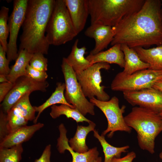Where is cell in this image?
<instances>
[{
	"mask_svg": "<svg viewBox=\"0 0 162 162\" xmlns=\"http://www.w3.org/2000/svg\"><path fill=\"white\" fill-rule=\"evenodd\" d=\"M162 6L161 0H145L138 11L114 27L116 34L111 45L125 44L131 48L146 49L162 45Z\"/></svg>",
	"mask_w": 162,
	"mask_h": 162,
	"instance_id": "6da1fadb",
	"label": "cell"
},
{
	"mask_svg": "<svg viewBox=\"0 0 162 162\" xmlns=\"http://www.w3.org/2000/svg\"><path fill=\"white\" fill-rule=\"evenodd\" d=\"M56 0H28L20 37L19 50L47 54L50 46L45 33Z\"/></svg>",
	"mask_w": 162,
	"mask_h": 162,
	"instance_id": "7a4b0ae2",
	"label": "cell"
},
{
	"mask_svg": "<svg viewBox=\"0 0 162 162\" xmlns=\"http://www.w3.org/2000/svg\"><path fill=\"white\" fill-rule=\"evenodd\" d=\"M145 0H88L91 24L115 27L138 11Z\"/></svg>",
	"mask_w": 162,
	"mask_h": 162,
	"instance_id": "3957f363",
	"label": "cell"
},
{
	"mask_svg": "<svg viewBox=\"0 0 162 162\" xmlns=\"http://www.w3.org/2000/svg\"><path fill=\"white\" fill-rule=\"evenodd\" d=\"M124 118L127 124L136 132L140 148L154 154L155 139L162 131V118L159 113L135 106Z\"/></svg>",
	"mask_w": 162,
	"mask_h": 162,
	"instance_id": "277c9868",
	"label": "cell"
},
{
	"mask_svg": "<svg viewBox=\"0 0 162 162\" xmlns=\"http://www.w3.org/2000/svg\"><path fill=\"white\" fill-rule=\"evenodd\" d=\"M46 33L49 44L56 46L72 40L78 34L64 0H56Z\"/></svg>",
	"mask_w": 162,
	"mask_h": 162,
	"instance_id": "5b68a950",
	"label": "cell"
},
{
	"mask_svg": "<svg viewBox=\"0 0 162 162\" xmlns=\"http://www.w3.org/2000/svg\"><path fill=\"white\" fill-rule=\"evenodd\" d=\"M61 68L65 86L64 96L67 102L84 116L87 113L94 115V105L85 96L75 72L67 63L65 58H63Z\"/></svg>",
	"mask_w": 162,
	"mask_h": 162,
	"instance_id": "8992f818",
	"label": "cell"
},
{
	"mask_svg": "<svg viewBox=\"0 0 162 162\" xmlns=\"http://www.w3.org/2000/svg\"><path fill=\"white\" fill-rule=\"evenodd\" d=\"M162 76V70L147 69L127 75L122 71L118 73L112 80L111 88L112 91H136L152 87L156 81Z\"/></svg>",
	"mask_w": 162,
	"mask_h": 162,
	"instance_id": "52a82bcc",
	"label": "cell"
},
{
	"mask_svg": "<svg viewBox=\"0 0 162 162\" xmlns=\"http://www.w3.org/2000/svg\"><path fill=\"white\" fill-rule=\"evenodd\" d=\"M110 66L107 63L94 64L84 71L76 74L77 80L83 93L89 99L96 97L98 100L107 101L110 96L104 90L105 86L101 85L102 82L100 70H108Z\"/></svg>",
	"mask_w": 162,
	"mask_h": 162,
	"instance_id": "ba28073f",
	"label": "cell"
},
{
	"mask_svg": "<svg viewBox=\"0 0 162 162\" xmlns=\"http://www.w3.org/2000/svg\"><path fill=\"white\" fill-rule=\"evenodd\" d=\"M89 101L102 111L107 119V127L102 134L105 136L109 133L108 137L111 138L114 133L117 131L129 133L131 132L132 128L127 124L123 116L126 106L123 105L121 108L119 107L117 97L113 96L107 101H100L94 97Z\"/></svg>",
	"mask_w": 162,
	"mask_h": 162,
	"instance_id": "9c48e42d",
	"label": "cell"
},
{
	"mask_svg": "<svg viewBox=\"0 0 162 162\" xmlns=\"http://www.w3.org/2000/svg\"><path fill=\"white\" fill-rule=\"evenodd\" d=\"M28 0H14L12 11L9 17V40L6 52L10 62L16 59L18 55L17 40L25 18Z\"/></svg>",
	"mask_w": 162,
	"mask_h": 162,
	"instance_id": "30bf717a",
	"label": "cell"
},
{
	"mask_svg": "<svg viewBox=\"0 0 162 162\" xmlns=\"http://www.w3.org/2000/svg\"><path fill=\"white\" fill-rule=\"evenodd\" d=\"M49 86L47 81L40 82L26 76L18 78L1 104V108L7 113L16 103L28 93L37 91L45 92Z\"/></svg>",
	"mask_w": 162,
	"mask_h": 162,
	"instance_id": "8fae6325",
	"label": "cell"
},
{
	"mask_svg": "<svg viewBox=\"0 0 162 162\" xmlns=\"http://www.w3.org/2000/svg\"><path fill=\"white\" fill-rule=\"evenodd\" d=\"M124 99L137 106L159 113L162 111V92L152 87L123 92Z\"/></svg>",
	"mask_w": 162,
	"mask_h": 162,
	"instance_id": "7c38bea8",
	"label": "cell"
},
{
	"mask_svg": "<svg viewBox=\"0 0 162 162\" xmlns=\"http://www.w3.org/2000/svg\"><path fill=\"white\" fill-rule=\"evenodd\" d=\"M116 34L114 27L100 24H91L84 32L85 35L94 39L95 46L90 54H95L103 51L110 44Z\"/></svg>",
	"mask_w": 162,
	"mask_h": 162,
	"instance_id": "4fadbf2b",
	"label": "cell"
},
{
	"mask_svg": "<svg viewBox=\"0 0 162 162\" xmlns=\"http://www.w3.org/2000/svg\"><path fill=\"white\" fill-rule=\"evenodd\" d=\"M78 34L84 28L89 15L88 0H64Z\"/></svg>",
	"mask_w": 162,
	"mask_h": 162,
	"instance_id": "5bb4252c",
	"label": "cell"
},
{
	"mask_svg": "<svg viewBox=\"0 0 162 162\" xmlns=\"http://www.w3.org/2000/svg\"><path fill=\"white\" fill-rule=\"evenodd\" d=\"M43 123L38 122L30 125H27L10 132L0 141V148H10L22 144L28 141L37 131L43 127Z\"/></svg>",
	"mask_w": 162,
	"mask_h": 162,
	"instance_id": "9a60e30c",
	"label": "cell"
},
{
	"mask_svg": "<svg viewBox=\"0 0 162 162\" xmlns=\"http://www.w3.org/2000/svg\"><path fill=\"white\" fill-rule=\"evenodd\" d=\"M86 58L92 65L94 64L104 62L118 64L124 68L125 65L124 54L121 49V45L116 44L109 49L102 51L95 54H89Z\"/></svg>",
	"mask_w": 162,
	"mask_h": 162,
	"instance_id": "2e32d148",
	"label": "cell"
},
{
	"mask_svg": "<svg viewBox=\"0 0 162 162\" xmlns=\"http://www.w3.org/2000/svg\"><path fill=\"white\" fill-rule=\"evenodd\" d=\"M121 49L124 55L125 65L122 72L124 74L130 75L136 71L148 69L149 65L142 61L133 48L125 44H121Z\"/></svg>",
	"mask_w": 162,
	"mask_h": 162,
	"instance_id": "e0dca14e",
	"label": "cell"
},
{
	"mask_svg": "<svg viewBox=\"0 0 162 162\" xmlns=\"http://www.w3.org/2000/svg\"><path fill=\"white\" fill-rule=\"evenodd\" d=\"M133 48L142 61L149 64L148 69L162 70V45L149 49L142 47Z\"/></svg>",
	"mask_w": 162,
	"mask_h": 162,
	"instance_id": "ac0fdd59",
	"label": "cell"
},
{
	"mask_svg": "<svg viewBox=\"0 0 162 162\" xmlns=\"http://www.w3.org/2000/svg\"><path fill=\"white\" fill-rule=\"evenodd\" d=\"M79 40L76 39L72 47L71 52L65 59L67 63L72 67L76 74L80 73L92 65L84 57L86 48L83 46H78Z\"/></svg>",
	"mask_w": 162,
	"mask_h": 162,
	"instance_id": "d6986e66",
	"label": "cell"
},
{
	"mask_svg": "<svg viewBox=\"0 0 162 162\" xmlns=\"http://www.w3.org/2000/svg\"><path fill=\"white\" fill-rule=\"evenodd\" d=\"M95 123L92 121L87 126H77L74 136L68 141L70 147L74 151L81 153L89 150L86 143V137L89 133L95 130Z\"/></svg>",
	"mask_w": 162,
	"mask_h": 162,
	"instance_id": "ffe728a7",
	"label": "cell"
},
{
	"mask_svg": "<svg viewBox=\"0 0 162 162\" xmlns=\"http://www.w3.org/2000/svg\"><path fill=\"white\" fill-rule=\"evenodd\" d=\"M18 53L14 64L11 67L10 73L7 75L8 82L13 83L18 78L26 76V67L33 55L26 50H19Z\"/></svg>",
	"mask_w": 162,
	"mask_h": 162,
	"instance_id": "44dd1931",
	"label": "cell"
},
{
	"mask_svg": "<svg viewBox=\"0 0 162 162\" xmlns=\"http://www.w3.org/2000/svg\"><path fill=\"white\" fill-rule=\"evenodd\" d=\"M56 85L54 92L45 102L39 106H34L36 112H38L37 116L33 121L34 124L37 123L38 118L43 111L50 106L56 104H65L74 108L73 106L67 102L65 98L64 94V91L65 88V83L58 82L57 83Z\"/></svg>",
	"mask_w": 162,
	"mask_h": 162,
	"instance_id": "7402d4cb",
	"label": "cell"
},
{
	"mask_svg": "<svg viewBox=\"0 0 162 162\" xmlns=\"http://www.w3.org/2000/svg\"><path fill=\"white\" fill-rule=\"evenodd\" d=\"M50 115L52 118H56L61 115H64L67 118H71L76 122H86L88 123L92 122L85 117L78 110L63 104L59 106L56 105L51 106Z\"/></svg>",
	"mask_w": 162,
	"mask_h": 162,
	"instance_id": "603a6c76",
	"label": "cell"
},
{
	"mask_svg": "<svg viewBox=\"0 0 162 162\" xmlns=\"http://www.w3.org/2000/svg\"><path fill=\"white\" fill-rule=\"evenodd\" d=\"M93 132L94 136L98 140L102 147L104 155V162H111L114 158H120L122 153L126 152L129 148L128 146L120 147L113 146L106 141L104 135H100L95 130Z\"/></svg>",
	"mask_w": 162,
	"mask_h": 162,
	"instance_id": "cb8c5ba5",
	"label": "cell"
},
{
	"mask_svg": "<svg viewBox=\"0 0 162 162\" xmlns=\"http://www.w3.org/2000/svg\"><path fill=\"white\" fill-rule=\"evenodd\" d=\"M31 93H27L21 98L12 107L18 114L27 122L34 121L36 112L34 106H32L29 100Z\"/></svg>",
	"mask_w": 162,
	"mask_h": 162,
	"instance_id": "d4e9b609",
	"label": "cell"
},
{
	"mask_svg": "<svg viewBox=\"0 0 162 162\" xmlns=\"http://www.w3.org/2000/svg\"><path fill=\"white\" fill-rule=\"evenodd\" d=\"M9 8L2 6L0 10V45L7 52L8 42L7 38L9 34V29L8 23L9 16Z\"/></svg>",
	"mask_w": 162,
	"mask_h": 162,
	"instance_id": "484cf974",
	"label": "cell"
},
{
	"mask_svg": "<svg viewBox=\"0 0 162 162\" xmlns=\"http://www.w3.org/2000/svg\"><path fill=\"white\" fill-rule=\"evenodd\" d=\"M23 150L22 144L10 148H0V162H20Z\"/></svg>",
	"mask_w": 162,
	"mask_h": 162,
	"instance_id": "4316f807",
	"label": "cell"
},
{
	"mask_svg": "<svg viewBox=\"0 0 162 162\" xmlns=\"http://www.w3.org/2000/svg\"><path fill=\"white\" fill-rule=\"evenodd\" d=\"M71 154L72 162H93L98 157L99 152L97 147H95L84 153H79L74 151L70 146L67 148Z\"/></svg>",
	"mask_w": 162,
	"mask_h": 162,
	"instance_id": "83f0119b",
	"label": "cell"
},
{
	"mask_svg": "<svg viewBox=\"0 0 162 162\" xmlns=\"http://www.w3.org/2000/svg\"><path fill=\"white\" fill-rule=\"evenodd\" d=\"M40 52L33 54L29 62L30 65L37 70L44 72L47 70V59Z\"/></svg>",
	"mask_w": 162,
	"mask_h": 162,
	"instance_id": "f1b7e54d",
	"label": "cell"
},
{
	"mask_svg": "<svg viewBox=\"0 0 162 162\" xmlns=\"http://www.w3.org/2000/svg\"><path fill=\"white\" fill-rule=\"evenodd\" d=\"M26 76L38 82L46 81L48 75L46 72L40 71L31 67L28 64L26 70Z\"/></svg>",
	"mask_w": 162,
	"mask_h": 162,
	"instance_id": "f546056e",
	"label": "cell"
},
{
	"mask_svg": "<svg viewBox=\"0 0 162 162\" xmlns=\"http://www.w3.org/2000/svg\"><path fill=\"white\" fill-rule=\"evenodd\" d=\"M6 52L0 45V74L8 75L10 71L9 61L6 58Z\"/></svg>",
	"mask_w": 162,
	"mask_h": 162,
	"instance_id": "4dcf8cb0",
	"label": "cell"
},
{
	"mask_svg": "<svg viewBox=\"0 0 162 162\" xmlns=\"http://www.w3.org/2000/svg\"><path fill=\"white\" fill-rule=\"evenodd\" d=\"M8 121L7 113L4 112L1 108L0 111V141L9 134Z\"/></svg>",
	"mask_w": 162,
	"mask_h": 162,
	"instance_id": "1f68e13d",
	"label": "cell"
},
{
	"mask_svg": "<svg viewBox=\"0 0 162 162\" xmlns=\"http://www.w3.org/2000/svg\"><path fill=\"white\" fill-rule=\"evenodd\" d=\"M14 83L9 82L0 84V102H2L12 89Z\"/></svg>",
	"mask_w": 162,
	"mask_h": 162,
	"instance_id": "d6a6232c",
	"label": "cell"
},
{
	"mask_svg": "<svg viewBox=\"0 0 162 162\" xmlns=\"http://www.w3.org/2000/svg\"><path fill=\"white\" fill-rule=\"evenodd\" d=\"M51 146L47 145L45 148L40 157L35 160L34 162H50Z\"/></svg>",
	"mask_w": 162,
	"mask_h": 162,
	"instance_id": "836d02e7",
	"label": "cell"
},
{
	"mask_svg": "<svg viewBox=\"0 0 162 162\" xmlns=\"http://www.w3.org/2000/svg\"><path fill=\"white\" fill-rule=\"evenodd\" d=\"M136 157V153L134 152H131L122 158H113L111 162H132Z\"/></svg>",
	"mask_w": 162,
	"mask_h": 162,
	"instance_id": "e575fe53",
	"label": "cell"
},
{
	"mask_svg": "<svg viewBox=\"0 0 162 162\" xmlns=\"http://www.w3.org/2000/svg\"><path fill=\"white\" fill-rule=\"evenodd\" d=\"M152 87L162 92V76L156 81Z\"/></svg>",
	"mask_w": 162,
	"mask_h": 162,
	"instance_id": "d590c367",
	"label": "cell"
},
{
	"mask_svg": "<svg viewBox=\"0 0 162 162\" xmlns=\"http://www.w3.org/2000/svg\"><path fill=\"white\" fill-rule=\"evenodd\" d=\"M8 82L7 77V75L4 74H0V83Z\"/></svg>",
	"mask_w": 162,
	"mask_h": 162,
	"instance_id": "8d00e7d4",
	"label": "cell"
},
{
	"mask_svg": "<svg viewBox=\"0 0 162 162\" xmlns=\"http://www.w3.org/2000/svg\"><path fill=\"white\" fill-rule=\"evenodd\" d=\"M102 158L101 157H98L93 162H101Z\"/></svg>",
	"mask_w": 162,
	"mask_h": 162,
	"instance_id": "74e56055",
	"label": "cell"
},
{
	"mask_svg": "<svg viewBox=\"0 0 162 162\" xmlns=\"http://www.w3.org/2000/svg\"><path fill=\"white\" fill-rule=\"evenodd\" d=\"M159 157L162 160V152L159 154Z\"/></svg>",
	"mask_w": 162,
	"mask_h": 162,
	"instance_id": "f35d334b",
	"label": "cell"
},
{
	"mask_svg": "<svg viewBox=\"0 0 162 162\" xmlns=\"http://www.w3.org/2000/svg\"><path fill=\"white\" fill-rule=\"evenodd\" d=\"M159 115L162 118V111L159 113Z\"/></svg>",
	"mask_w": 162,
	"mask_h": 162,
	"instance_id": "ab89813d",
	"label": "cell"
},
{
	"mask_svg": "<svg viewBox=\"0 0 162 162\" xmlns=\"http://www.w3.org/2000/svg\"><path fill=\"white\" fill-rule=\"evenodd\" d=\"M161 1L162 3V0H161Z\"/></svg>",
	"mask_w": 162,
	"mask_h": 162,
	"instance_id": "60d3db41",
	"label": "cell"
}]
</instances>
